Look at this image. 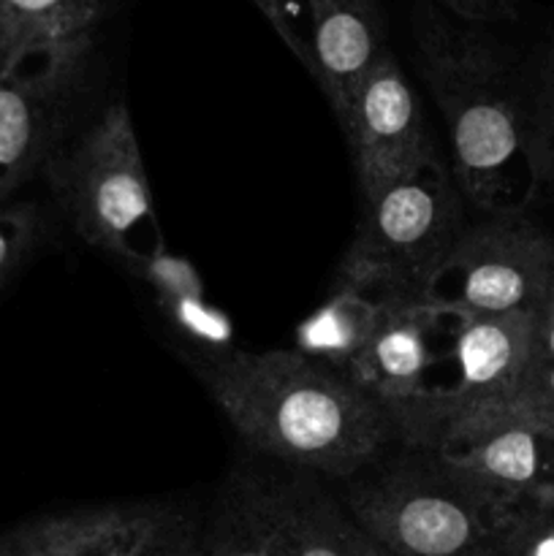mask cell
Segmentation results:
<instances>
[{
	"label": "cell",
	"mask_w": 554,
	"mask_h": 556,
	"mask_svg": "<svg viewBox=\"0 0 554 556\" xmlns=\"http://www.w3.org/2000/svg\"><path fill=\"white\" fill-rule=\"evenodd\" d=\"M199 375L250 448L299 470L353 478L394 438L380 402L297 348L223 353Z\"/></svg>",
	"instance_id": "6da1fadb"
},
{
	"label": "cell",
	"mask_w": 554,
	"mask_h": 556,
	"mask_svg": "<svg viewBox=\"0 0 554 556\" xmlns=\"http://www.w3.org/2000/svg\"><path fill=\"white\" fill-rule=\"evenodd\" d=\"M418 68L451 136V177L487 215L521 212L549 174V139L492 38L416 5Z\"/></svg>",
	"instance_id": "7a4b0ae2"
},
{
	"label": "cell",
	"mask_w": 554,
	"mask_h": 556,
	"mask_svg": "<svg viewBox=\"0 0 554 556\" xmlns=\"http://www.w3.org/2000/svg\"><path fill=\"white\" fill-rule=\"evenodd\" d=\"M353 478L342 505L394 556H505L527 505L508 503L427 451Z\"/></svg>",
	"instance_id": "3957f363"
},
{
	"label": "cell",
	"mask_w": 554,
	"mask_h": 556,
	"mask_svg": "<svg viewBox=\"0 0 554 556\" xmlns=\"http://www.w3.org/2000/svg\"><path fill=\"white\" fill-rule=\"evenodd\" d=\"M462 233V193L438 157L364 204L335 288L421 299Z\"/></svg>",
	"instance_id": "277c9868"
},
{
	"label": "cell",
	"mask_w": 554,
	"mask_h": 556,
	"mask_svg": "<svg viewBox=\"0 0 554 556\" xmlns=\"http://www.w3.org/2000/svg\"><path fill=\"white\" fill-rule=\"evenodd\" d=\"M54 199L81 242L117 258L158 248L150 174L125 103H112L47 168Z\"/></svg>",
	"instance_id": "5b68a950"
},
{
	"label": "cell",
	"mask_w": 554,
	"mask_h": 556,
	"mask_svg": "<svg viewBox=\"0 0 554 556\" xmlns=\"http://www.w3.org/2000/svg\"><path fill=\"white\" fill-rule=\"evenodd\" d=\"M554 280V239L521 212L465 228L424 299L454 318L532 313Z\"/></svg>",
	"instance_id": "8992f818"
},
{
	"label": "cell",
	"mask_w": 554,
	"mask_h": 556,
	"mask_svg": "<svg viewBox=\"0 0 554 556\" xmlns=\"http://www.w3.org/2000/svg\"><path fill=\"white\" fill-rule=\"evenodd\" d=\"M90 43L30 47L0 58V204L60 152L71 92Z\"/></svg>",
	"instance_id": "52a82bcc"
},
{
	"label": "cell",
	"mask_w": 554,
	"mask_h": 556,
	"mask_svg": "<svg viewBox=\"0 0 554 556\" xmlns=\"http://www.w3.org/2000/svg\"><path fill=\"white\" fill-rule=\"evenodd\" d=\"M364 204L438 161L416 90L391 52L375 63L340 123Z\"/></svg>",
	"instance_id": "ba28073f"
},
{
	"label": "cell",
	"mask_w": 554,
	"mask_h": 556,
	"mask_svg": "<svg viewBox=\"0 0 554 556\" xmlns=\"http://www.w3.org/2000/svg\"><path fill=\"white\" fill-rule=\"evenodd\" d=\"M456 318L427 299H383L367 342L345 369L353 386L391 410L438 391L451 364Z\"/></svg>",
	"instance_id": "9c48e42d"
},
{
	"label": "cell",
	"mask_w": 554,
	"mask_h": 556,
	"mask_svg": "<svg viewBox=\"0 0 554 556\" xmlns=\"http://www.w3.org/2000/svg\"><path fill=\"white\" fill-rule=\"evenodd\" d=\"M473 486L508 503H536L554 492V434L516 421L451 432L427 448Z\"/></svg>",
	"instance_id": "30bf717a"
},
{
	"label": "cell",
	"mask_w": 554,
	"mask_h": 556,
	"mask_svg": "<svg viewBox=\"0 0 554 556\" xmlns=\"http://www.w3.org/2000/svg\"><path fill=\"white\" fill-rule=\"evenodd\" d=\"M310 16V74L337 123L348 117L358 87L386 49L380 0H304Z\"/></svg>",
	"instance_id": "8fae6325"
},
{
	"label": "cell",
	"mask_w": 554,
	"mask_h": 556,
	"mask_svg": "<svg viewBox=\"0 0 554 556\" xmlns=\"http://www.w3.org/2000/svg\"><path fill=\"white\" fill-rule=\"evenodd\" d=\"M199 556H288L286 483L234 472L199 530Z\"/></svg>",
	"instance_id": "7c38bea8"
},
{
	"label": "cell",
	"mask_w": 554,
	"mask_h": 556,
	"mask_svg": "<svg viewBox=\"0 0 554 556\" xmlns=\"http://www.w3.org/2000/svg\"><path fill=\"white\" fill-rule=\"evenodd\" d=\"M288 556H394L351 516L337 494L313 478H288Z\"/></svg>",
	"instance_id": "4fadbf2b"
},
{
	"label": "cell",
	"mask_w": 554,
	"mask_h": 556,
	"mask_svg": "<svg viewBox=\"0 0 554 556\" xmlns=\"http://www.w3.org/2000/svg\"><path fill=\"white\" fill-rule=\"evenodd\" d=\"M109 0H0V58L30 47L92 43Z\"/></svg>",
	"instance_id": "5bb4252c"
},
{
	"label": "cell",
	"mask_w": 554,
	"mask_h": 556,
	"mask_svg": "<svg viewBox=\"0 0 554 556\" xmlns=\"http://www.w3.org/2000/svg\"><path fill=\"white\" fill-rule=\"evenodd\" d=\"M380 302L369 293L335 288L329 302L297 329V351L345 375L373 331Z\"/></svg>",
	"instance_id": "9a60e30c"
},
{
	"label": "cell",
	"mask_w": 554,
	"mask_h": 556,
	"mask_svg": "<svg viewBox=\"0 0 554 556\" xmlns=\"http://www.w3.org/2000/svg\"><path fill=\"white\" fill-rule=\"evenodd\" d=\"M163 510L98 508L65 514L54 546L43 556H134Z\"/></svg>",
	"instance_id": "2e32d148"
},
{
	"label": "cell",
	"mask_w": 554,
	"mask_h": 556,
	"mask_svg": "<svg viewBox=\"0 0 554 556\" xmlns=\"http://www.w3.org/2000/svg\"><path fill=\"white\" fill-rule=\"evenodd\" d=\"M500 421L527 424V427H536V429H543V432L554 434V362L552 358L538 356L536 351V358H532V364L527 367V372L521 375L514 394L505 400V405L500 407L489 421L476 424V427H467V429L489 427V424H500ZM456 432H465V429H456Z\"/></svg>",
	"instance_id": "e0dca14e"
},
{
	"label": "cell",
	"mask_w": 554,
	"mask_h": 556,
	"mask_svg": "<svg viewBox=\"0 0 554 556\" xmlns=\"http://www.w3.org/2000/svg\"><path fill=\"white\" fill-rule=\"evenodd\" d=\"M38 212L30 204H0V288L16 275L38 239Z\"/></svg>",
	"instance_id": "ac0fdd59"
},
{
	"label": "cell",
	"mask_w": 554,
	"mask_h": 556,
	"mask_svg": "<svg viewBox=\"0 0 554 556\" xmlns=\"http://www.w3.org/2000/svg\"><path fill=\"white\" fill-rule=\"evenodd\" d=\"M134 556H199V527L188 516L163 510Z\"/></svg>",
	"instance_id": "d6986e66"
},
{
	"label": "cell",
	"mask_w": 554,
	"mask_h": 556,
	"mask_svg": "<svg viewBox=\"0 0 554 556\" xmlns=\"http://www.w3.org/2000/svg\"><path fill=\"white\" fill-rule=\"evenodd\" d=\"M505 556H554V508L546 503L527 505L521 525Z\"/></svg>",
	"instance_id": "ffe728a7"
},
{
	"label": "cell",
	"mask_w": 554,
	"mask_h": 556,
	"mask_svg": "<svg viewBox=\"0 0 554 556\" xmlns=\"http://www.w3.org/2000/svg\"><path fill=\"white\" fill-rule=\"evenodd\" d=\"M63 525L65 514L14 527L5 535H0V556H43L60 538Z\"/></svg>",
	"instance_id": "44dd1931"
},
{
	"label": "cell",
	"mask_w": 554,
	"mask_h": 556,
	"mask_svg": "<svg viewBox=\"0 0 554 556\" xmlns=\"http://www.w3.org/2000/svg\"><path fill=\"white\" fill-rule=\"evenodd\" d=\"M432 3L470 27L516 20V0H432Z\"/></svg>",
	"instance_id": "7402d4cb"
},
{
	"label": "cell",
	"mask_w": 554,
	"mask_h": 556,
	"mask_svg": "<svg viewBox=\"0 0 554 556\" xmlns=\"http://www.w3.org/2000/svg\"><path fill=\"white\" fill-rule=\"evenodd\" d=\"M253 3L259 5L261 14L272 22V27L280 33V38L288 43V49L297 54L299 63L310 71V49L307 43H304V38L299 36L297 27H293V3H297V0H253Z\"/></svg>",
	"instance_id": "603a6c76"
},
{
	"label": "cell",
	"mask_w": 554,
	"mask_h": 556,
	"mask_svg": "<svg viewBox=\"0 0 554 556\" xmlns=\"http://www.w3.org/2000/svg\"><path fill=\"white\" fill-rule=\"evenodd\" d=\"M532 326H536V351L538 356L554 362V280L549 282L546 293L532 309Z\"/></svg>",
	"instance_id": "cb8c5ba5"
},
{
	"label": "cell",
	"mask_w": 554,
	"mask_h": 556,
	"mask_svg": "<svg viewBox=\"0 0 554 556\" xmlns=\"http://www.w3.org/2000/svg\"><path fill=\"white\" fill-rule=\"evenodd\" d=\"M538 503H546V505H552V508H554V492L543 494V497H541V500H538Z\"/></svg>",
	"instance_id": "d4e9b609"
}]
</instances>
